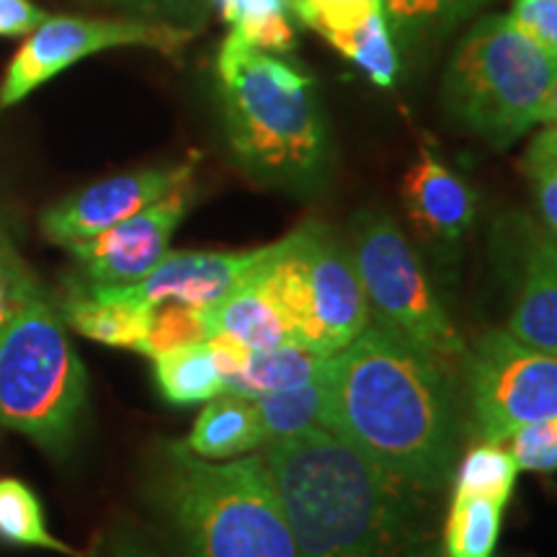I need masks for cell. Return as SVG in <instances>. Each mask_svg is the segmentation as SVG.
Masks as SVG:
<instances>
[{
    "mask_svg": "<svg viewBox=\"0 0 557 557\" xmlns=\"http://www.w3.org/2000/svg\"><path fill=\"white\" fill-rule=\"evenodd\" d=\"M320 387V426L403 483L426 493L449 483L459 421L447 361L369 323L325 359Z\"/></svg>",
    "mask_w": 557,
    "mask_h": 557,
    "instance_id": "1",
    "label": "cell"
},
{
    "mask_svg": "<svg viewBox=\"0 0 557 557\" xmlns=\"http://www.w3.org/2000/svg\"><path fill=\"white\" fill-rule=\"evenodd\" d=\"M261 457L299 557H434V493L380 470L329 429L267 444Z\"/></svg>",
    "mask_w": 557,
    "mask_h": 557,
    "instance_id": "2",
    "label": "cell"
},
{
    "mask_svg": "<svg viewBox=\"0 0 557 557\" xmlns=\"http://www.w3.org/2000/svg\"><path fill=\"white\" fill-rule=\"evenodd\" d=\"M227 145L256 181L312 191L331 171V137L315 78L295 62L227 34L218 52Z\"/></svg>",
    "mask_w": 557,
    "mask_h": 557,
    "instance_id": "3",
    "label": "cell"
},
{
    "mask_svg": "<svg viewBox=\"0 0 557 557\" xmlns=\"http://www.w3.org/2000/svg\"><path fill=\"white\" fill-rule=\"evenodd\" d=\"M152 487L189 557H299L261 455L205 459L165 444Z\"/></svg>",
    "mask_w": 557,
    "mask_h": 557,
    "instance_id": "4",
    "label": "cell"
},
{
    "mask_svg": "<svg viewBox=\"0 0 557 557\" xmlns=\"http://www.w3.org/2000/svg\"><path fill=\"white\" fill-rule=\"evenodd\" d=\"M557 86V54L537 45L508 13H487L465 32L442 81L444 111L459 129L493 148L537 127Z\"/></svg>",
    "mask_w": 557,
    "mask_h": 557,
    "instance_id": "5",
    "label": "cell"
},
{
    "mask_svg": "<svg viewBox=\"0 0 557 557\" xmlns=\"http://www.w3.org/2000/svg\"><path fill=\"white\" fill-rule=\"evenodd\" d=\"M86 408V367L45 292L0 331V423L47 449L73 442Z\"/></svg>",
    "mask_w": 557,
    "mask_h": 557,
    "instance_id": "6",
    "label": "cell"
},
{
    "mask_svg": "<svg viewBox=\"0 0 557 557\" xmlns=\"http://www.w3.org/2000/svg\"><path fill=\"white\" fill-rule=\"evenodd\" d=\"M261 282L282 310L292 344L333 357L372 323L351 250L323 220L271 243Z\"/></svg>",
    "mask_w": 557,
    "mask_h": 557,
    "instance_id": "7",
    "label": "cell"
},
{
    "mask_svg": "<svg viewBox=\"0 0 557 557\" xmlns=\"http://www.w3.org/2000/svg\"><path fill=\"white\" fill-rule=\"evenodd\" d=\"M348 235L369 318L442 361L468 357V346L393 214L382 207L359 209Z\"/></svg>",
    "mask_w": 557,
    "mask_h": 557,
    "instance_id": "8",
    "label": "cell"
},
{
    "mask_svg": "<svg viewBox=\"0 0 557 557\" xmlns=\"http://www.w3.org/2000/svg\"><path fill=\"white\" fill-rule=\"evenodd\" d=\"M470 413L478 436L504 444L527 423L557 418V357L487 331L468 351Z\"/></svg>",
    "mask_w": 557,
    "mask_h": 557,
    "instance_id": "9",
    "label": "cell"
},
{
    "mask_svg": "<svg viewBox=\"0 0 557 557\" xmlns=\"http://www.w3.org/2000/svg\"><path fill=\"white\" fill-rule=\"evenodd\" d=\"M194 34L197 32L184 26L143 18L50 16L13 54L0 83V111L16 107L54 75L65 73L90 54L120 50V47H145L176 58L194 39Z\"/></svg>",
    "mask_w": 557,
    "mask_h": 557,
    "instance_id": "10",
    "label": "cell"
},
{
    "mask_svg": "<svg viewBox=\"0 0 557 557\" xmlns=\"http://www.w3.org/2000/svg\"><path fill=\"white\" fill-rule=\"evenodd\" d=\"M191 197L194 181L176 186L163 199L139 209L120 225L103 230L88 240L73 243L67 250L86 271L90 284H103V287L135 284L165 259L173 233L189 212Z\"/></svg>",
    "mask_w": 557,
    "mask_h": 557,
    "instance_id": "11",
    "label": "cell"
},
{
    "mask_svg": "<svg viewBox=\"0 0 557 557\" xmlns=\"http://www.w3.org/2000/svg\"><path fill=\"white\" fill-rule=\"evenodd\" d=\"M194 171H197V158L103 178L47 207L39 220L41 233L47 240L65 248L94 238L137 214L139 209L150 207L152 201L163 199L176 186L189 184L194 181Z\"/></svg>",
    "mask_w": 557,
    "mask_h": 557,
    "instance_id": "12",
    "label": "cell"
},
{
    "mask_svg": "<svg viewBox=\"0 0 557 557\" xmlns=\"http://www.w3.org/2000/svg\"><path fill=\"white\" fill-rule=\"evenodd\" d=\"M269 256V246L250 250H178L135 284L116 287L137 302L156 308L160 302H181L205 310L230 295Z\"/></svg>",
    "mask_w": 557,
    "mask_h": 557,
    "instance_id": "13",
    "label": "cell"
},
{
    "mask_svg": "<svg viewBox=\"0 0 557 557\" xmlns=\"http://www.w3.org/2000/svg\"><path fill=\"white\" fill-rule=\"evenodd\" d=\"M400 197L416 235L431 246H459L475 225V191L426 148L418 152L403 176Z\"/></svg>",
    "mask_w": 557,
    "mask_h": 557,
    "instance_id": "14",
    "label": "cell"
},
{
    "mask_svg": "<svg viewBox=\"0 0 557 557\" xmlns=\"http://www.w3.org/2000/svg\"><path fill=\"white\" fill-rule=\"evenodd\" d=\"M508 333L557 357V240L529 220H521V282Z\"/></svg>",
    "mask_w": 557,
    "mask_h": 557,
    "instance_id": "15",
    "label": "cell"
},
{
    "mask_svg": "<svg viewBox=\"0 0 557 557\" xmlns=\"http://www.w3.org/2000/svg\"><path fill=\"white\" fill-rule=\"evenodd\" d=\"M209 336H233L248 348H271L292 344L289 329L284 323L282 310L276 308L274 297L269 295L267 284L261 282L259 269L225 295L220 302L201 310Z\"/></svg>",
    "mask_w": 557,
    "mask_h": 557,
    "instance_id": "16",
    "label": "cell"
},
{
    "mask_svg": "<svg viewBox=\"0 0 557 557\" xmlns=\"http://www.w3.org/2000/svg\"><path fill=\"white\" fill-rule=\"evenodd\" d=\"M152 310L122 295L116 287L90 284L65 302V318L81 336L99 341L103 346L137 348L148 333Z\"/></svg>",
    "mask_w": 557,
    "mask_h": 557,
    "instance_id": "17",
    "label": "cell"
},
{
    "mask_svg": "<svg viewBox=\"0 0 557 557\" xmlns=\"http://www.w3.org/2000/svg\"><path fill=\"white\" fill-rule=\"evenodd\" d=\"M186 447L205 459H233L263 447L253 400L227 389L209 400L186 438Z\"/></svg>",
    "mask_w": 557,
    "mask_h": 557,
    "instance_id": "18",
    "label": "cell"
},
{
    "mask_svg": "<svg viewBox=\"0 0 557 557\" xmlns=\"http://www.w3.org/2000/svg\"><path fill=\"white\" fill-rule=\"evenodd\" d=\"M487 3L491 0H382V11L395 41L406 50H421L447 39Z\"/></svg>",
    "mask_w": 557,
    "mask_h": 557,
    "instance_id": "19",
    "label": "cell"
},
{
    "mask_svg": "<svg viewBox=\"0 0 557 557\" xmlns=\"http://www.w3.org/2000/svg\"><path fill=\"white\" fill-rule=\"evenodd\" d=\"M325 359L329 357H318V354H312L297 344L250 348L246 369L230 382L227 393L253 400L267 393L308 385V382L320 380Z\"/></svg>",
    "mask_w": 557,
    "mask_h": 557,
    "instance_id": "20",
    "label": "cell"
},
{
    "mask_svg": "<svg viewBox=\"0 0 557 557\" xmlns=\"http://www.w3.org/2000/svg\"><path fill=\"white\" fill-rule=\"evenodd\" d=\"M152 361H156V385L160 395L173 406L209 403L227 389L207 341L160 354Z\"/></svg>",
    "mask_w": 557,
    "mask_h": 557,
    "instance_id": "21",
    "label": "cell"
},
{
    "mask_svg": "<svg viewBox=\"0 0 557 557\" xmlns=\"http://www.w3.org/2000/svg\"><path fill=\"white\" fill-rule=\"evenodd\" d=\"M230 34L271 54L295 50V0H212Z\"/></svg>",
    "mask_w": 557,
    "mask_h": 557,
    "instance_id": "22",
    "label": "cell"
},
{
    "mask_svg": "<svg viewBox=\"0 0 557 557\" xmlns=\"http://www.w3.org/2000/svg\"><path fill=\"white\" fill-rule=\"evenodd\" d=\"M504 508L506 504L496 498L455 493L442 532L444 555L493 557L500 527H504Z\"/></svg>",
    "mask_w": 557,
    "mask_h": 557,
    "instance_id": "23",
    "label": "cell"
},
{
    "mask_svg": "<svg viewBox=\"0 0 557 557\" xmlns=\"http://www.w3.org/2000/svg\"><path fill=\"white\" fill-rule=\"evenodd\" d=\"M323 39L333 50L344 54L354 67H359L369 83H374L377 88L395 86L400 75V54L382 9L369 13L354 29L329 34Z\"/></svg>",
    "mask_w": 557,
    "mask_h": 557,
    "instance_id": "24",
    "label": "cell"
},
{
    "mask_svg": "<svg viewBox=\"0 0 557 557\" xmlns=\"http://www.w3.org/2000/svg\"><path fill=\"white\" fill-rule=\"evenodd\" d=\"M0 537L9 545L75 555L73 547L50 532L37 493L16 478H0Z\"/></svg>",
    "mask_w": 557,
    "mask_h": 557,
    "instance_id": "25",
    "label": "cell"
},
{
    "mask_svg": "<svg viewBox=\"0 0 557 557\" xmlns=\"http://www.w3.org/2000/svg\"><path fill=\"white\" fill-rule=\"evenodd\" d=\"M256 416H259L263 447L295 436L299 431L320 426V408H323V387L320 380L308 385L278 389L253 398Z\"/></svg>",
    "mask_w": 557,
    "mask_h": 557,
    "instance_id": "26",
    "label": "cell"
},
{
    "mask_svg": "<svg viewBox=\"0 0 557 557\" xmlns=\"http://www.w3.org/2000/svg\"><path fill=\"white\" fill-rule=\"evenodd\" d=\"M519 478V465L504 444H478L455 470V493L496 498L508 504Z\"/></svg>",
    "mask_w": 557,
    "mask_h": 557,
    "instance_id": "27",
    "label": "cell"
},
{
    "mask_svg": "<svg viewBox=\"0 0 557 557\" xmlns=\"http://www.w3.org/2000/svg\"><path fill=\"white\" fill-rule=\"evenodd\" d=\"M209 338L201 310L181 302H160L152 310L148 333L135 348L137 354L156 359L160 354L176 351V348L201 344Z\"/></svg>",
    "mask_w": 557,
    "mask_h": 557,
    "instance_id": "28",
    "label": "cell"
},
{
    "mask_svg": "<svg viewBox=\"0 0 557 557\" xmlns=\"http://www.w3.org/2000/svg\"><path fill=\"white\" fill-rule=\"evenodd\" d=\"M524 176L537 205L542 230L557 240V129L542 127L524 152Z\"/></svg>",
    "mask_w": 557,
    "mask_h": 557,
    "instance_id": "29",
    "label": "cell"
},
{
    "mask_svg": "<svg viewBox=\"0 0 557 557\" xmlns=\"http://www.w3.org/2000/svg\"><path fill=\"white\" fill-rule=\"evenodd\" d=\"M88 3L109 5V9L129 13V18L160 21V24L184 26L199 32L212 13V0H88Z\"/></svg>",
    "mask_w": 557,
    "mask_h": 557,
    "instance_id": "30",
    "label": "cell"
},
{
    "mask_svg": "<svg viewBox=\"0 0 557 557\" xmlns=\"http://www.w3.org/2000/svg\"><path fill=\"white\" fill-rule=\"evenodd\" d=\"M504 447L517 459L519 470L555 472L557 470V418L527 423L506 438Z\"/></svg>",
    "mask_w": 557,
    "mask_h": 557,
    "instance_id": "31",
    "label": "cell"
},
{
    "mask_svg": "<svg viewBox=\"0 0 557 557\" xmlns=\"http://www.w3.org/2000/svg\"><path fill=\"white\" fill-rule=\"evenodd\" d=\"M382 0H295V13L320 37L354 29L369 13L380 11Z\"/></svg>",
    "mask_w": 557,
    "mask_h": 557,
    "instance_id": "32",
    "label": "cell"
},
{
    "mask_svg": "<svg viewBox=\"0 0 557 557\" xmlns=\"http://www.w3.org/2000/svg\"><path fill=\"white\" fill-rule=\"evenodd\" d=\"M508 16L537 45L557 54V0H511Z\"/></svg>",
    "mask_w": 557,
    "mask_h": 557,
    "instance_id": "33",
    "label": "cell"
},
{
    "mask_svg": "<svg viewBox=\"0 0 557 557\" xmlns=\"http://www.w3.org/2000/svg\"><path fill=\"white\" fill-rule=\"evenodd\" d=\"M39 282L29 269H5L0 267V331L16 318L26 299L39 292Z\"/></svg>",
    "mask_w": 557,
    "mask_h": 557,
    "instance_id": "34",
    "label": "cell"
},
{
    "mask_svg": "<svg viewBox=\"0 0 557 557\" xmlns=\"http://www.w3.org/2000/svg\"><path fill=\"white\" fill-rule=\"evenodd\" d=\"M47 18L32 0H0V37H29Z\"/></svg>",
    "mask_w": 557,
    "mask_h": 557,
    "instance_id": "35",
    "label": "cell"
},
{
    "mask_svg": "<svg viewBox=\"0 0 557 557\" xmlns=\"http://www.w3.org/2000/svg\"><path fill=\"white\" fill-rule=\"evenodd\" d=\"M207 344H209V348H212L214 361H218L222 377H225V382L230 385V382H233L243 372V369H246L248 357H250V348L238 338L225 336V333L209 336Z\"/></svg>",
    "mask_w": 557,
    "mask_h": 557,
    "instance_id": "36",
    "label": "cell"
},
{
    "mask_svg": "<svg viewBox=\"0 0 557 557\" xmlns=\"http://www.w3.org/2000/svg\"><path fill=\"white\" fill-rule=\"evenodd\" d=\"M0 267L5 269H26L24 261H21V256L16 253V248L11 246L9 235L0 230Z\"/></svg>",
    "mask_w": 557,
    "mask_h": 557,
    "instance_id": "37",
    "label": "cell"
},
{
    "mask_svg": "<svg viewBox=\"0 0 557 557\" xmlns=\"http://www.w3.org/2000/svg\"><path fill=\"white\" fill-rule=\"evenodd\" d=\"M537 124H542V127H549V129H557V86L553 88V94L547 96V101L542 103Z\"/></svg>",
    "mask_w": 557,
    "mask_h": 557,
    "instance_id": "38",
    "label": "cell"
},
{
    "mask_svg": "<svg viewBox=\"0 0 557 557\" xmlns=\"http://www.w3.org/2000/svg\"><path fill=\"white\" fill-rule=\"evenodd\" d=\"M111 557H158L156 553H150L148 547L137 545V542L132 540H122L120 545L114 547V553H111Z\"/></svg>",
    "mask_w": 557,
    "mask_h": 557,
    "instance_id": "39",
    "label": "cell"
}]
</instances>
